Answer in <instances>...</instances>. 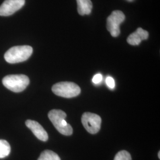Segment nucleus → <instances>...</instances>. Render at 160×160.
<instances>
[{
    "label": "nucleus",
    "mask_w": 160,
    "mask_h": 160,
    "mask_svg": "<svg viewBox=\"0 0 160 160\" xmlns=\"http://www.w3.org/2000/svg\"><path fill=\"white\" fill-rule=\"evenodd\" d=\"M67 114L61 110L53 109L48 113V118L52 124L61 134L69 136L73 133L72 126L65 120Z\"/></svg>",
    "instance_id": "nucleus-1"
},
{
    "label": "nucleus",
    "mask_w": 160,
    "mask_h": 160,
    "mask_svg": "<svg viewBox=\"0 0 160 160\" xmlns=\"http://www.w3.org/2000/svg\"><path fill=\"white\" fill-rule=\"evenodd\" d=\"M33 53V48L30 46H13L4 54V59L8 63L22 62L28 60Z\"/></svg>",
    "instance_id": "nucleus-2"
},
{
    "label": "nucleus",
    "mask_w": 160,
    "mask_h": 160,
    "mask_svg": "<svg viewBox=\"0 0 160 160\" xmlns=\"http://www.w3.org/2000/svg\"><path fill=\"white\" fill-rule=\"evenodd\" d=\"M30 83L29 77L25 75H8L2 79V84L12 92H20L24 91Z\"/></svg>",
    "instance_id": "nucleus-3"
},
{
    "label": "nucleus",
    "mask_w": 160,
    "mask_h": 160,
    "mask_svg": "<svg viewBox=\"0 0 160 160\" xmlns=\"http://www.w3.org/2000/svg\"><path fill=\"white\" fill-rule=\"evenodd\" d=\"M52 90L57 96L65 98H72L78 96L81 88L77 84L72 82H60L53 85Z\"/></svg>",
    "instance_id": "nucleus-4"
},
{
    "label": "nucleus",
    "mask_w": 160,
    "mask_h": 160,
    "mask_svg": "<svg viewBox=\"0 0 160 160\" xmlns=\"http://www.w3.org/2000/svg\"><path fill=\"white\" fill-rule=\"evenodd\" d=\"M125 19L123 12L115 10L107 19V29L113 37H118L120 33V25Z\"/></svg>",
    "instance_id": "nucleus-5"
},
{
    "label": "nucleus",
    "mask_w": 160,
    "mask_h": 160,
    "mask_svg": "<svg viewBox=\"0 0 160 160\" xmlns=\"http://www.w3.org/2000/svg\"><path fill=\"white\" fill-rule=\"evenodd\" d=\"M81 122L87 131L95 134L100 129L102 119L98 114L86 112L82 116Z\"/></svg>",
    "instance_id": "nucleus-6"
},
{
    "label": "nucleus",
    "mask_w": 160,
    "mask_h": 160,
    "mask_svg": "<svg viewBox=\"0 0 160 160\" xmlns=\"http://www.w3.org/2000/svg\"><path fill=\"white\" fill-rule=\"evenodd\" d=\"M24 4L25 0H5L0 6V16H11L22 8Z\"/></svg>",
    "instance_id": "nucleus-7"
},
{
    "label": "nucleus",
    "mask_w": 160,
    "mask_h": 160,
    "mask_svg": "<svg viewBox=\"0 0 160 160\" xmlns=\"http://www.w3.org/2000/svg\"><path fill=\"white\" fill-rule=\"evenodd\" d=\"M26 125L32 131L38 139L43 142H46L48 141V133L38 122L32 120H26Z\"/></svg>",
    "instance_id": "nucleus-8"
},
{
    "label": "nucleus",
    "mask_w": 160,
    "mask_h": 160,
    "mask_svg": "<svg viewBox=\"0 0 160 160\" xmlns=\"http://www.w3.org/2000/svg\"><path fill=\"white\" fill-rule=\"evenodd\" d=\"M148 32L141 28H138L137 30L130 34L128 39L127 42L129 45L136 46L141 43L143 40H146L148 38Z\"/></svg>",
    "instance_id": "nucleus-9"
},
{
    "label": "nucleus",
    "mask_w": 160,
    "mask_h": 160,
    "mask_svg": "<svg viewBox=\"0 0 160 160\" xmlns=\"http://www.w3.org/2000/svg\"><path fill=\"white\" fill-rule=\"evenodd\" d=\"M77 10L81 16L88 15L91 13L92 8L91 0H76Z\"/></svg>",
    "instance_id": "nucleus-10"
},
{
    "label": "nucleus",
    "mask_w": 160,
    "mask_h": 160,
    "mask_svg": "<svg viewBox=\"0 0 160 160\" xmlns=\"http://www.w3.org/2000/svg\"><path fill=\"white\" fill-rule=\"evenodd\" d=\"M11 147L9 143L4 139H0V158H4L10 154Z\"/></svg>",
    "instance_id": "nucleus-11"
},
{
    "label": "nucleus",
    "mask_w": 160,
    "mask_h": 160,
    "mask_svg": "<svg viewBox=\"0 0 160 160\" xmlns=\"http://www.w3.org/2000/svg\"><path fill=\"white\" fill-rule=\"evenodd\" d=\"M38 160H61L57 154L51 150L43 151Z\"/></svg>",
    "instance_id": "nucleus-12"
},
{
    "label": "nucleus",
    "mask_w": 160,
    "mask_h": 160,
    "mask_svg": "<svg viewBox=\"0 0 160 160\" xmlns=\"http://www.w3.org/2000/svg\"><path fill=\"white\" fill-rule=\"evenodd\" d=\"M114 160H132L131 155L126 151H121L116 155Z\"/></svg>",
    "instance_id": "nucleus-13"
},
{
    "label": "nucleus",
    "mask_w": 160,
    "mask_h": 160,
    "mask_svg": "<svg viewBox=\"0 0 160 160\" xmlns=\"http://www.w3.org/2000/svg\"><path fill=\"white\" fill-rule=\"evenodd\" d=\"M106 83L110 89H113L115 87V81L112 77H108L106 78Z\"/></svg>",
    "instance_id": "nucleus-14"
},
{
    "label": "nucleus",
    "mask_w": 160,
    "mask_h": 160,
    "mask_svg": "<svg viewBox=\"0 0 160 160\" xmlns=\"http://www.w3.org/2000/svg\"><path fill=\"white\" fill-rule=\"evenodd\" d=\"M102 80H103L102 75L101 74H97L93 77L92 81L93 83H94L96 84H98L102 81Z\"/></svg>",
    "instance_id": "nucleus-15"
},
{
    "label": "nucleus",
    "mask_w": 160,
    "mask_h": 160,
    "mask_svg": "<svg viewBox=\"0 0 160 160\" xmlns=\"http://www.w3.org/2000/svg\"><path fill=\"white\" fill-rule=\"evenodd\" d=\"M158 158H159V159L160 158V152L159 151V152H158Z\"/></svg>",
    "instance_id": "nucleus-16"
}]
</instances>
